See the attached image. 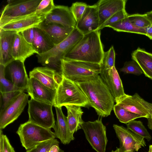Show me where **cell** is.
Instances as JSON below:
<instances>
[{
    "label": "cell",
    "instance_id": "44",
    "mask_svg": "<svg viewBox=\"0 0 152 152\" xmlns=\"http://www.w3.org/2000/svg\"><path fill=\"white\" fill-rule=\"evenodd\" d=\"M146 33V36L152 39V25L145 28Z\"/></svg>",
    "mask_w": 152,
    "mask_h": 152
},
{
    "label": "cell",
    "instance_id": "22",
    "mask_svg": "<svg viewBox=\"0 0 152 152\" xmlns=\"http://www.w3.org/2000/svg\"><path fill=\"white\" fill-rule=\"evenodd\" d=\"M29 77H34L48 88L56 90L62 79L60 78L56 72L47 67H37L30 71Z\"/></svg>",
    "mask_w": 152,
    "mask_h": 152
},
{
    "label": "cell",
    "instance_id": "13",
    "mask_svg": "<svg viewBox=\"0 0 152 152\" xmlns=\"http://www.w3.org/2000/svg\"><path fill=\"white\" fill-rule=\"evenodd\" d=\"M26 90L31 98L54 106L56 90L51 89L35 78L29 77Z\"/></svg>",
    "mask_w": 152,
    "mask_h": 152
},
{
    "label": "cell",
    "instance_id": "47",
    "mask_svg": "<svg viewBox=\"0 0 152 152\" xmlns=\"http://www.w3.org/2000/svg\"><path fill=\"white\" fill-rule=\"evenodd\" d=\"M26 152H37V149L36 147L26 150Z\"/></svg>",
    "mask_w": 152,
    "mask_h": 152
},
{
    "label": "cell",
    "instance_id": "50",
    "mask_svg": "<svg viewBox=\"0 0 152 152\" xmlns=\"http://www.w3.org/2000/svg\"></svg>",
    "mask_w": 152,
    "mask_h": 152
},
{
    "label": "cell",
    "instance_id": "18",
    "mask_svg": "<svg viewBox=\"0 0 152 152\" xmlns=\"http://www.w3.org/2000/svg\"><path fill=\"white\" fill-rule=\"evenodd\" d=\"M38 27L44 32L55 45L67 38L74 28L56 23L46 22L44 20Z\"/></svg>",
    "mask_w": 152,
    "mask_h": 152
},
{
    "label": "cell",
    "instance_id": "6",
    "mask_svg": "<svg viewBox=\"0 0 152 152\" xmlns=\"http://www.w3.org/2000/svg\"><path fill=\"white\" fill-rule=\"evenodd\" d=\"M42 0H10L2 10L0 28L15 19L34 13Z\"/></svg>",
    "mask_w": 152,
    "mask_h": 152
},
{
    "label": "cell",
    "instance_id": "11",
    "mask_svg": "<svg viewBox=\"0 0 152 152\" xmlns=\"http://www.w3.org/2000/svg\"><path fill=\"white\" fill-rule=\"evenodd\" d=\"M113 127L120 142L121 152H138L146 146L145 138L122 126L113 124Z\"/></svg>",
    "mask_w": 152,
    "mask_h": 152
},
{
    "label": "cell",
    "instance_id": "16",
    "mask_svg": "<svg viewBox=\"0 0 152 152\" xmlns=\"http://www.w3.org/2000/svg\"><path fill=\"white\" fill-rule=\"evenodd\" d=\"M99 75L113 97L115 101L126 95L121 80L115 66L101 70Z\"/></svg>",
    "mask_w": 152,
    "mask_h": 152
},
{
    "label": "cell",
    "instance_id": "40",
    "mask_svg": "<svg viewBox=\"0 0 152 152\" xmlns=\"http://www.w3.org/2000/svg\"><path fill=\"white\" fill-rule=\"evenodd\" d=\"M59 144V142L55 138L47 140L36 146L37 152H49L53 145Z\"/></svg>",
    "mask_w": 152,
    "mask_h": 152
},
{
    "label": "cell",
    "instance_id": "2",
    "mask_svg": "<svg viewBox=\"0 0 152 152\" xmlns=\"http://www.w3.org/2000/svg\"><path fill=\"white\" fill-rule=\"evenodd\" d=\"M100 35V30H99L84 35L81 40L63 58L102 65L104 52Z\"/></svg>",
    "mask_w": 152,
    "mask_h": 152
},
{
    "label": "cell",
    "instance_id": "42",
    "mask_svg": "<svg viewBox=\"0 0 152 152\" xmlns=\"http://www.w3.org/2000/svg\"><path fill=\"white\" fill-rule=\"evenodd\" d=\"M25 40L32 44L34 38V28L26 29L20 32Z\"/></svg>",
    "mask_w": 152,
    "mask_h": 152
},
{
    "label": "cell",
    "instance_id": "39",
    "mask_svg": "<svg viewBox=\"0 0 152 152\" xmlns=\"http://www.w3.org/2000/svg\"><path fill=\"white\" fill-rule=\"evenodd\" d=\"M128 15L125 9L118 12L112 15L103 23L98 28V30H100L105 27H108L110 25L126 18Z\"/></svg>",
    "mask_w": 152,
    "mask_h": 152
},
{
    "label": "cell",
    "instance_id": "21",
    "mask_svg": "<svg viewBox=\"0 0 152 152\" xmlns=\"http://www.w3.org/2000/svg\"><path fill=\"white\" fill-rule=\"evenodd\" d=\"M44 19V17L37 15L35 12L31 15L10 22L0 28V30L21 32L30 28L38 27Z\"/></svg>",
    "mask_w": 152,
    "mask_h": 152
},
{
    "label": "cell",
    "instance_id": "27",
    "mask_svg": "<svg viewBox=\"0 0 152 152\" xmlns=\"http://www.w3.org/2000/svg\"><path fill=\"white\" fill-rule=\"evenodd\" d=\"M67 112V122L69 131L72 134L81 129V125L84 122L82 116L83 113L81 107L74 105L66 106Z\"/></svg>",
    "mask_w": 152,
    "mask_h": 152
},
{
    "label": "cell",
    "instance_id": "45",
    "mask_svg": "<svg viewBox=\"0 0 152 152\" xmlns=\"http://www.w3.org/2000/svg\"><path fill=\"white\" fill-rule=\"evenodd\" d=\"M59 144L53 145L50 148L49 152H64V151L59 147Z\"/></svg>",
    "mask_w": 152,
    "mask_h": 152
},
{
    "label": "cell",
    "instance_id": "31",
    "mask_svg": "<svg viewBox=\"0 0 152 152\" xmlns=\"http://www.w3.org/2000/svg\"><path fill=\"white\" fill-rule=\"evenodd\" d=\"M5 67L3 65L0 64V92L24 91V90L17 87L6 78L4 72Z\"/></svg>",
    "mask_w": 152,
    "mask_h": 152
},
{
    "label": "cell",
    "instance_id": "1",
    "mask_svg": "<svg viewBox=\"0 0 152 152\" xmlns=\"http://www.w3.org/2000/svg\"><path fill=\"white\" fill-rule=\"evenodd\" d=\"M76 83L86 96L90 106L99 116L106 117L110 114L114 99L100 75Z\"/></svg>",
    "mask_w": 152,
    "mask_h": 152
},
{
    "label": "cell",
    "instance_id": "17",
    "mask_svg": "<svg viewBox=\"0 0 152 152\" xmlns=\"http://www.w3.org/2000/svg\"><path fill=\"white\" fill-rule=\"evenodd\" d=\"M44 21L70 28H75L76 25V22L70 8L63 5L55 6L51 11L44 17Z\"/></svg>",
    "mask_w": 152,
    "mask_h": 152
},
{
    "label": "cell",
    "instance_id": "15",
    "mask_svg": "<svg viewBox=\"0 0 152 152\" xmlns=\"http://www.w3.org/2000/svg\"><path fill=\"white\" fill-rule=\"evenodd\" d=\"M99 26V18L96 4L88 5L81 19L76 23V27L83 35L97 31Z\"/></svg>",
    "mask_w": 152,
    "mask_h": 152
},
{
    "label": "cell",
    "instance_id": "30",
    "mask_svg": "<svg viewBox=\"0 0 152 152\" xmlns=\"http://www.w3.org/2000/svg\"><path fill=\"white\" fill-rule=\"evenodd\" d=\"M127 128L138 135L150 141L152 137L142 122L140 121L133 120L126 124Z\"/></svg>",
    "mask_w": 152,
    "mask_h": 152
},
{
    "label": "cell",
    "instance_id": "25",
    "mask_svg": "<svg viewBox=\"0 0 152 152\" xmlns=\"http://www.w3.org/2000/svg\"><path fill=\"white\" fill-rule=\"evenodd\" d=\"M132 58L138 64L145 75L152 80V54L139 47L132 53Z\"/></svg>",
    "mask_w": 152,
    "mask_h": 152
},
{
    "label": "cell",
    "instance_id": "7",
    "mask_svg": "<svg viewBox=\"0 0 152 152\" xmlns=\"http://www.w3.org/2000/svg\"><path fill=\"white\" fill-rule=\"evenodd\" d=\"M28 121L46 128H54L55 120L53 105L32 98L28 101Z\"/></svg>",
    "mask_w": 152,
    "mask_h": 152
},
{
    "label": "cell",
    "instance_id": "29",
    "mask_svg": "<svg viewBox=\"0 0 152 152\" xmlns=\"http://www.w3.org/2000/svg\"><path fill=\"white\" fill-rule=\"evenodd\" d=\"M113 110L117 118L121 123L127 124L135 119L142 117L139 115L129 111L115 104Z\"/></svg>",
    "mask_w": 152,
    "mask_h": 152
},
{
    "label": "cell",
    "instance_id": "3",
    "mask_svg": "<svg viewBox=\"0 0 152 152\" xmlns=\"http://www.w3.org/2000/svg\"><path fill=\"white\" fill-rule=\"evenodd\" d=\"M69 105L87 108L90 107L86 96L78 86L63 76L56 90L54 107H62Z\"/></svg>",
    "mask_w": 152,
    "mask_h": 152
},
{
    "label": "cell",
    "instance_id": "34",
    "mask_svg": "<svg viewBox=\"0 0 152 152\" xmlns=\"http://www.w3.org/2000/svg\"><path fill=\"white\" fill-rule=\"evenodd\" d=\"M55 6L53 0H42L37 7L35 12L37 15L45 17Z\"/></svg>",
    "mask_w": 152,
    "mask_h": 152
},
{
    "label": "cell",
    "instance_id": "12",
    "mask_svg": "<svg viewBox=\"0 0 152 152\" xmlns=\"http://www.w3.org/2000/svg\"><path fill=\"white\" fill-rule=\"evenodd\" d=\"M5 75L15 86L20 89L26 90L28 78L24 62L14 60L5 66Z\"/></svg>",
    "mask_w": 152,
    "mask_h": 152
},
{
    "label": "cell",
    "instance_id": "24",
    "mask_svg": "<svg viewBox=\"0 0 152 152\" xmlns=\"http://www.w3.org/2000/svg\"><path fill=\"white\" fill-rule=\"evenodd\" d=\"M35 53L32 44L25 40L20 32L17 33L12 47V56L14 59L24 62L27 58Z\"/></svg>",
    "mask_w": 152,
    "mask_h": 152
},
{
    "label": "cell",
    "instance_id": "43",
    "mask_svg": "<svg viewBox=\"0 0 152 152\" xmlns=\"http://www.w3.org/2000/svg\"><path fill=\"white\" fill-rule=\"evenodd\" d=\"M146 105L148 107L150 110V114L148 119V128L152 130V104L146 101Z\"/></svg>",
    "mask_w": 152,
    "mask_h": 152
},
{
    "label": "cell",
    "instance_id": "14",
    "mask_svg": "<svg viewBox=\"0 0 152 152\" xmlns=\"http://www.w3.org/2000/svg\"><path fill=\"white\" fill-rule=\"evenodd\" d=\"M116 104L132 113L148 118L150 114L149 109L145 100L137 93L133 95L126 94L124 96L115 101Z\"/></svg>",
    "mask_w": 152,
    "mask_h": 152
},
{
    "label": "cell",
    "instance_id": "9",
    "mask_svg": "<svg viewBox=\"0 0 152 152\" xmlns=\"http://www.w3.org/2000/svg\"><path fill=\"white\" fill-rule=\"evenodd\" d=\"M84 35L75 27L69 36L49 51L41 55H37L38 62L44 66L50 58H63L78 43Z\"/></svg>",
    "mask_w": 152,
    "mask_h": 152
},
{
    "label": "cell",
    "instance_id": "32",
    "mask_svg": "<svg viewBox=\"0 0 152 152\" xmlns=\"http://www.w3.org/2000/svg\"><path fill=\"white\" fill-rule=\"evenodd\" d=\"M127 18L133 24L139 28H145L151 25L146 13L129 15Z\"/></svg>",
    "mask_w": 152,
    "mask_h": 152
},
{
    "label": "cell",
    "instance_id": "46",
    "mask_svg": "<svg viewBox=\"0 0 152 152\" xmlns=\"http://www.w3.org/2000/svg\"><path fill=\"white\" fill-rule=\"evenodd\" d=\"M149 19L150 20L152 25V11L148 12L146 13Z\"/></svg>",
    "mask_w": 152,
    "mask_h": 152
},
{
    "label": "cell",
    "instance_id": "4",
    "mask_svg": "<svg viewBox=\"0 0 152 152\" xmlns=\"http://www.w3.org/2000/svg\"><path fill=\"white\" fill-rule=\"evenodd\" d=\"M16 133L19 137L22 146L26 150L56 138L51 129L44 128L28 121L20 124Z\"/></svg>",
    "mask_w": 152,
    "mask_h": 152
},
{
    "label": "cell",
    "instance_id": "41",
    "mask_svg": "<svg viewBox=\"0 0 152 152\" xmlns=\"http://www.w3.org/2000/svg\"><path fill=\"white\" fill-rule=\"evenodd\" d=\"M0 135L2 137L3 152H15L7 137L3 133L2 130H0Z\"/></svg>",
    "mask_w": 152,
    "mask_h": 152
},
{
    "label": "cell",
    "instance_id": "5",
    "mask_svg": "<svg viewBox=\"0 0 152 152\" xmlns=\"http://www.w3.org/2000/svg\"><path fill=\"white\" fill-rule=\"evenodd\" d=\"M63 75L75 83L99 75L102 70L100 64L61 59Z\"/></svg>",
    "mask_w": 152,
    "mask_h": 152
},
{
    "label": "cell",
    "instance_id": "37",
    "mask_svg": "<svg viewBox=\"0 0 152 152\" xmlns=\"http://www.w3.org/2000/svg\"><path fill=\"white\" fill-rule=\"evenodd\" d=\"M44 66L54 70L60 78L62 79L63 75L61 59H50Z\"/></svg>",
    "mask_w": 152,
    "mask_h": 152
},
{
    "label": "cell",
    "instance_id": "48",
    "mask_svg": "<svg viewBox=\"0 0 152 152\" xmlns=\"http://www.w3.org/2000/svg\"><path fill=\"white\" fill-rule=\"evenodd\" d=\"M111 152H121L119 148H116V150L115 151L112 150Z\"/></svg>",
    "mask_w": 152,
    "mask_h": 152
},
{
    "label": "cell",
    "instance_id": "19",
    "mask_svg": "<svg viewBox=\"0 0 152 152\" xmlns=\"http://www.w3.org/2000/svg\"><path fill=\"white\" fill-rule=\"evenodd\" d=\"M17 33L14 31L0 30V64L5 67L15 60L12 50Z\"/></svg>",
    "mask_w": 152,
    "mask_h": 152
},
{
    "label": "cell",
    "instance_id": "8",
    "mask_svg": "<svg viewBox=\"0 0 152 152\" xmlns=\"http://www.w3.org/2000/svg\"><path fill=\"white\" fill-rule=\"evenodd\" d=\"M81 126L93 148L97 152H105L108 140L106 127L102 123V118L93 121L84 122Z\"/></svg>",
    "mask_w": 152,
    "mask_h": 152
},
{
    "label": "cell",
    "instance_id": "28",
    "mask_svg": "<svg viewBox=\"0 0 152 152\" xmlns=\"http://www.w3.org/2000/svg\"><path fill=\"white\" fill-rule=\"evenodd\" d=\"M108 27L118 32H129L146 36L145 28H139L134 26L127 17L110 25Z\"/></svg>",
    "mask_w": 152,
    "mask_h": 152
},
{
    "label": "cell",
    "instance_id": "20",
    "mask_svg": "<svg viewBox=\"0 0 152 152\" xmlns=\"http://www.w3.org/2000/svg\"><path fill=\"white\" fill-rule=\"evenodd\" d=\"M126 1V0L99 1L96 3L99 18V28L114 14L125 9Z\"/></svg>",
    "mask_w": 152,
    "mask_h": 152
},
{
    "label": "cell",
    "instance_id": "23",
    "mask_svg": "<svg viewBox=\"0 0 152 152\" xmlns=\"http://www.w3.org/2000/svg\"><path fill=\"white\" fill-rule=\"evenodd\" d=\"M56 114V121L53 129L56 137L65 145L74 140L73 134L69 131L67 117L63 114L61 107H55Z\"/></svg>",
    "mask_w": 152,
    "mask_h": 152
},
{
    "label": "cell",
    "instance_id": "26",
    "mask_svg": "<svg viewBox=\"0 0 152 152\" xmlns=\"http://www.w3.org/2000/svg\"><path fill=\"white\" fill-rule=\"evenodd\" d=\"M32 45L38 55L49 51L55 45L44 32L38 27L34 28V38Z\"/></svg>",
    "mask_w": 152,
    "mask_h": 152
},
{
    "label": "cell",
    "instance_id": "49",
    "mask_svg": "<svg viewBox=\"0 0 152 152\" xmlns=\"http://www.w3.org/2000/svg\"><path fill=\"white\" fill-rule=\"evenodd\" d=\"M148 152H152V145H149Z\"/></svg>",
    "mask_w": 152,
    "mask_h": 152
},
{
    "label": "cell",
    "instance_id": "35",
    "mask_svg": "<svg viewBox=\"0 0 152 152\" xmlns=\"http://www.w3.org/2000/svg\"><path fill=\"white\" fill-rule=\"evenodd\" d=\"M115 50L113 46H112L107 51L104 53L101 70L115 66Z\"/></svg>",
    "mask_w": 152,
    "mask_h": 152
},
{
    "label": "cell",
    "instance_id": "38",
    "mask_svg": "<svg viewBox=\"0 0 152 152\" xmlns=\"http://www.w3.org/2000/svg\"><path fill=\"white\" fill-rule=\"evenodd\" d=\"M22 91H14L7 92H0V112L2 111L9 103Z\"/></svg>",
    "mask_w": 152,
    "mask_h": 152
},
{
    "label": "cell",
    "instance_id": "10",
    "mask_svg": "<svg viewBox=\"0 0 152 152\" xmlns=\"http://www.w3.org/2000/svg\"><path fill=\"white\" fill-rule=\"evenodd\" d=\"M29 96L24 91L21 92L0 112V130H2L18 118L28 103Z\"/></svg>",
    "mask_w": 152,
    "mask_h": 152
},
{
    "label": "cell",
    "instance_id": "33",
    "mask_svg": "<svg viewBox=\"0 0 152 152\" xmlns=\"http://www.w3.org/2000/svg\"><path fill=\"white\" fill-rule=\"evenodd\" d=\"M120 70L124 74H131L140 75L143 73L139 65L134 60L125 62L124 66Z\"/></svg>",
    "mask_w": 152,
    "mask_h": 152
},
{
    "label": "cell",
    "instance_id": "36",
    "mask_svg": "<svg viewBox=\"0 0 152 152\" xmlns=\"http://www.w3.org/2000/svg\"><path fill=\"white\" fill-rule=\"evenodd\" d=\"M87 6L84 2H76L72 3L69 8L76 23L81 18Z\"/></svg>",
    "mask_w": 152,
    "mask_h": 152
}]
</instances>
